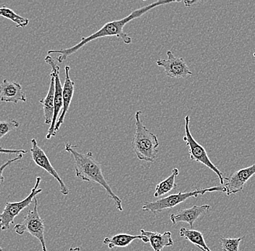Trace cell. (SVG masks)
Returning a JSON list of instances; mask_svg holds the SVG:
<instances>
[{
  "label": "cell",
  "instance_id": "cell-27",
  "mask_svg": "<svg viewBox=\"0 0 255 251\" xmlns=\"http://www.w3.org/2000/svg\"><path fill=\"white\" fill-rule=\"evenodd\" d=\"M200 249V250L202 251H207L206 250H205V249H202V248H200V249Z\"/></svg>",
  "mask_w": 255,
  "mask_h": 251
},
{
  "label": "cell",
  "instance_id": "cell-4",
  "mask_svg": "<svg viewBox=\"0 0 255 251\" xmlns=\"http://www.w3.org/2000/svg\"><path fill=\"white\" fill-rule=\"evenodd\" d=\"M224 192V188L223 185L220 186L209 187V188L197 189L194 191L186 192V193H177V194H172L165 197V198H160L156 201L153 202H146L142 206L143 211H148V212L152 213L154 214H157L160 211L165 210L167 209H171L175 207L177 205L183 203L191 197H197L199 195H204L207 192Z\"/></svg>",
  "mask_w": 255,
  "mask_h": 251
},
{
  "label": "cell",
  "instance_id": "cell-15",
  "mask_svg": "<svg viewBox=\"0 0 255 251\" xmlns=\"http://www.w3.org/2000/svg\"><path fill=\"white\" fill-rule=\"evenodd\" d=\"M141 235L146 236L149 239L151 248L154 251H162L165 247L173 246V238L170 232H165L163 234L157 232H149L144 230H140Z\"/></svg>",
  "mask_w": 255,
  "mask_h": 251
},
{
  "label": "cell",
  "instance_id": "cell-3",
  "mask_svg": "<svg viewBox=\"0 0 255 251\" xmlns=\"http://www.w3.org/2000/svg\"><path fill=\"white\" fill-rule=\"evenodd\" d=\"M141 115V111L135 112V131L132 140V149L138 160L154 162L158 154V138L143 125Z\"/></svg>",
  "mask_w": 255,
  "mask_h": 251
},
{
  "label": "cell",
  "instance_id": "cell-12",
  "mask_svg": "<svg viewBox=\"0 0 255 251\" xmlns=\"http://www.w3.org/2000/svg\"><path fill=\"white\" fill-rule=\"evenodd\" d=\"M70 70H71L70 66H68V65L65 66V82H64L63 91V109H62L61 114H60L57 123H56L55 135L57 134V132L59 131L60 127H61L62 124L63 123L65 116H66L67 112H68L70 105H71L73 94H74L75 83L70 78Z\"/></svg>",
  "mask_w": 255,
  "mask_h": 251
},
{
  "label": "cell",
  "instance_id": "cell-9",
  "mask_svg": "<svg viewBox=\"0 0 255 251\" xmlns=\"http://www.w3.org/2000/svg\"><path fill=\"white\" fill-rule=\"evenodd\" d=\"M31 158L34 163L39 167L42 168L46 171H47L50 175H52L59 182L60 187V193L64 195H68L69 193V189L65 185V182L59 175L57 171L52 166L49 158L41 148L38 145L37 141L35 138H33L31 141Z\"/></svg>",
  "mask_w": 255,
  "mask_h": 251
},
{
  "label": "cell",
  "instance_id": "cell-24",
  "mask_svg": "<svg viewBox=\"0 0 255 251\" xmlns=\"http://www.w3.org/2000/svg\"><path fill=\"white\" fill-rule=\"evenodd\" d=\"M0 153L1 154H15L18 155L20 154H26L27 151L25 150H12V149H6L0 148Z\"/></svg>",
  "mask_w": 255,
  "mask_h": 251
},
{
  "label": "cell",
  "instance_id": "cell-2",
  "mask_svg": "<svg viewBox=\"0 0 255 251\" xmlns=\"http://www.w3.org/2000/svg\"><path fill=\"white\" fill-rule=\"evenodd\" d=\"M76 148H78V146H72L71 144H65V151L71 154L74 159L76 177L82 180L96 182L101 185L114 201L116 208L120 211H124L122 201L112 190L107 182L103 175L101 165L94 158L93 153L91 152L85 154L81 153L76 150Z\"/></svg>",
  "mask_w": 255,
  "mask_h": 251
},
{
  "label": "cell",
  "instance_id": "cell-1",
  "mask_svg": "<svg viewBox=\"0 0 255 251\" xmlns=\"http://www.w3.org/2000/svg\"><path fill=\"white\" fill-rule=\"evenodd\" d=\"M179 1H165V0H159V1H154L149 5H146L144 7H141V8L135 9L130 15L121 19V20H113V21L105 23L97 32L92 33V35L87 36V37L81 38L79 44L73 46V47L64 49H52V50L48 51V55L53 53L60 54V56L57 58V61L59 63H62L65 60H66L68 57L77 52L80 49L82 48L88 43L95 40V39L109 37V36H117V37L121 38L126 44H130L132 42L131 38L128 36L127 33L124 31V26L128 23L132 21L135 18H138V17L142 16L143 15L147 13L149 10L154 8V7L165 5V4H171V3L179 2Z\"/></svg>",
  "mask_w": 255,
  "mask_h": 251
},
{
  "label": "cell",
  "instance_id": "cell-11",
  "mask_svg": "<svg viewBox=\"0 0 255 251\" xmlns=\"http://www.w3.org/2000/svg\"><path fill=\"white\" fill-rule=\"evenodd\" d=\"M255 174V164L252 166L233 173L230 177L226 178L227 182L223 185L224 192L227 195L236 194L242 191L249 179Z\"/></svg>",
  "mask_w": 255,
  "mask_h": 251
},
{
  "label": "cell",
  "instance_id": "cell-10",
  "mask_svg": "<svg viewBox=\"0 0 255 251\" xmlns=\"http://www.w3.org/2000/svg\"><path fill=\"white\" fill-rule=\"evenodd\" d=\"M167 58L157 61V66L163 68L167 76L171 79H183L192 76L185 60L181 57H177L170 50L167 52Z\"/></svg>",
  "mask_w": 255,
  "mask_h": 251
},
{
  "label": "cell",
  "instance_id": "cell-22",
  "mask_svg": "<svg viewBox=\"0 0 255 251\" xmlns=\"http://www.w3.org/2000/svg\"><path fill=\"white\" fill-rule=\"evenodd\" d=\"M20 126V122L15 120H5V121H0V139H1L4 136L15 130Z\"/></svg>",
  "mask_w": 255,
  "mask_h": 251
},
{
  "label": "cell",
  "instance_id": "cell-8",
  "mask_svg": "<svg viewBox=\"0 0 255 251\" xmlns=\"http://www.w3.org/2000/svg\"><path fill=\"white\" fill-rule=\"evenodd\" d=\"M45 62L50 65L52 68L51 75L55 77V111H54L53 120L51 124L50 128L48 130L47 139H50L51 138L55 136V129L56 123H57V117L60 111L63 109V87L62 86L61 81L60 78V67L56 64L55 60L52 57L47 55L45 57Z\"/></svg>",
  "mask_w": 255,
  "mask_h": 251
},
{
  "label": "cell",
  "instance_id": "cell-29",
  "mask_svg": "<svg viewBox=\"0 0 255 251\" xmlns=\"http://www.w3.org/2000/svg\"><path fill=\"white\" fill-rule=\"evenodd\" d=\"M253 56H254L255 57V52L254 53V55H253Z\"/></svg>",
  "mask_w": 255,
  "mask_h": 251
},
{
  "label": "cell",
  "instance_id": "cell-28",
  "mask_svg": "<svg viewBox=\"0 0 255 251\" xmlns=\"http://www.w3.org/2000/svg\"><path fill=\"white\" fill-rule=\"evenodd\" d=\"M0 251H3L2 249H1V246H0Z\"/></svg>",
  "mask_w": 255,
  "mask_h": 251
},
{
  "label": "cell",
  "instance_id": "cell-7",
  "mask_svg": "<svg viewBox=\"0 0 255 251\" xmlns=\"http://www.w3.org/2000/svg\"><path fill=\"white\" fill-rule=\"evenodd\" d=\"M41 181V177H36L34 187L32 188L30 194L23 201H19V202H7L5 203L4 210L0 214V230L5 231L9 229L10 225L14 223L15 217H17L23 209L31 204L36 195L42 192V189L39 188Z\"/></svg>",
  "mask_w": 255,
  "mask_h": 251
},
{
  "label": "cell",
  "instance_id": "cell-26",
  "mask_svg": "<svg viewBox=\"0 0 255 251\" xmlns=\"http://www.w3.org/2000/svg\"><path fill=\"white\" fill-rule=\"evenodd\" d=\"M68 251H81L80 248H71Z\"/></svg>",
  "mask_w": 255,
  "mask_h": 251
},
{
  "label": "cell",
  "instance_id": "cell-18",
  "mask_svg": "<svg viewBox=\"0 0 255 251\" xmlns=\"http://www.w3.org/2000/svg\"><path fill=\"white\" fill-rule=\"evenodd\" d=\"M179 235L181 238L188 240L191 243L195 245L198 249L202 248V249L207 251H211L207 246L205 238H204L203 235L201 232L192 230V229L189 230V229L182 227V228L180 229Z\"/></svg>",
  "mask_w": 255,
  "mask_h": 251
},
{
  "label": "cell",
  "instance_id": "cell-16",
  "mask_svg": "<svg viewBox=\"0 0 255 251\" xmlns=\"http://www.w3.org/2000/svg\"><path fill=\"white\" fill-rule=\"evenodd\" d=\"M50 84H49V90L45 98L40 100L39 102L42 104L44 110L45 124L49 125L52 124L53 120L54 111H55V77L50 74Z\"/></svg>",
  "mask_w": 255,
  "mask_h": 251
},
{
  "label": "cell",
  "instance_id": "cell-6",
  "mask_svg": "<svg viewBox=\"0 0 255 251\" xmlns=\"http://www.w3.org/2000/svg\"><path fill=\"white\" fill-rule=\"evenodd\" d=\"M189 123H190V117L189 115L186 116L185 117V136L183 137V141L186 142V145L189 146V157H190L191 161L199 162L214 171L219 177L221 185H224L226 177H223V173L215 166L214 164L210 160L205 148L200 145L193 137L190 128H189Z\"/></svg>",
  "mask_w": 255,
  "mask_h": 251
},
{
  "label": "cell",
  "instance_id": "cell-5",
  "mask_svg": "<svg viewBox=\"0 0 255 251\" xmlns=\"http://www.w3.org/2000/svg\"><path fill=\"white\" fill-rule=\"evenodd\" d=\"M34 206L32 210H28L26 215L24 217L21 223L17 224L14 227V230L17 235H23L25 233H28L32 236L38 239L42 247V251H47L44 238V222L40 217L38 211V200L33 199Z\"/></svg>",
  "mask_w": 255,
  "mask_h": 251
},
{
  "label": "cell",
  "instance_id": "cell-20",
  "mask_svg": "<svg viewBox=\"0 0 255 251\" xmlns=\"http://www.w3.org/2000/svg\"><path fill=\"white\" fill-rule=\"evenodd\" d=\"M0 16L9 19L15 23L17 28H24L29 23V20L25 17L20 16L15 13L12 9L8 8L6 6L0 7Z\"/></svg>",
  "mask_w": 255,
  "mask_h": 251
},
{
  "label": "cell",
  "instance_id": "cell-21",
  "mask_svg": "<svg viewBox=\"0 0 255 251\" xmlns=\"http://www.w3.org/2000/svg\"><path fill=\"white\" fill-rule=\"evenodd\" d=\"M243 240V237L238 238H221V247L223 251H239V245Z\"/></svg>",
  "mask_w": 255,
  "mask_h": 251
},
{
  "label": "cell",
  "instance_id": "cell-23",
  "mask_svg": "<svg viewBox=\"0 0 255 251\" xmlns=\"http://www.w3.org/2000/svg\"><path fill=\"white\" fill-rule=\"evenodd\" d=\"M23 154H18V155L17 156V157L12 159V160H7L4 165H2L0 167V185H1L4 181V176H3V171L5 169V168H7L8 166L12 165V163L17 161V160H21V159L23 158Z\"/></svg>",
  "mask_w": 255,
  "mask_h": 251
},
{
  "label": "cell",
  "instance_id": "cell-13",
  "mask_svg": "<svg viewBox=\"0 0 255 251\" xmlns=\"http://www.w3.org/2000/svg\"><path fill=\"white\" fill-rule=\"evenodd\" d=\"M0 101L17 104L20 101L25 102L26 96L20 84L4 79L0 84Z\"/></svg>",
  "mask_w": 255,
  "mask_h": 251
},
{
  "label": "cell",
  "instance_id": "cell-19",
  "mask_svg": "<svg viewBox=\"0 0 255 251\" xmlns=\"http://www.w3.org/2000/svg\"><path fill=\"white\" fill-rule=\"evenodd\" d=\"M178 174H179V170L177 168H174L172 170L171 174L167 179L157 184L155 187L154 196L155 198L163 196L164 195L167 194L169 192L175 189L177 186L176 183H175V178Z\"/></svg>",
  "mask_w": 255,
  "mask_h": 251
},
{
  "label": "cell",
  "instance_id": "cell-17",
  "mask_svg": "<svg viewBox=\"0 0 255 251\" xmlns=\"http://www.w3.org/2000/svg\"><path fill=\"white\" fill-rule=\"evenodd\" d=\"M139 239L144 243H149V239L143 235H130L128 234H119L112 237L106 238L103 241V243L107 245L110 249L115 247H127L135 240Z\"/></svg>",
  "mask_w": 255,
  "mask_h": 251
},
{
  "label": "cell",
  "instance_id": "cell-14",
  "mask_svg": "<svg viewBox=\"0 0 255 251\" xmlns=\"http://www.w3.org/2000/svg\"><path fill=\"white\" fill-rule=\"evenodd\" d=\"M210 206L209 205H202V206H194L189 209H183L170 215V219L172 223L175 224L178 222H186L189 225L191 229L194 227V224L200 216L206 214L210 210Z\"/></svg>",
  "mask_w": 255,
  "mask_h": 251
},
{
  "label": "cell",
  "instance_id": "cell-25",
  "mask_svg": "<svg viewBox=\"0 0 255 251\" xmlns=\"http://www.w3.org/2000/svg\"><path fill=\"white\" fill-rule=\"evenodd\" d=\"M195 3H197V1H184L185 5L186 7H189V6H191Z\"/></svg>",
  "mask_w": 255,
  "mask_h": 251
}]
</instances>
